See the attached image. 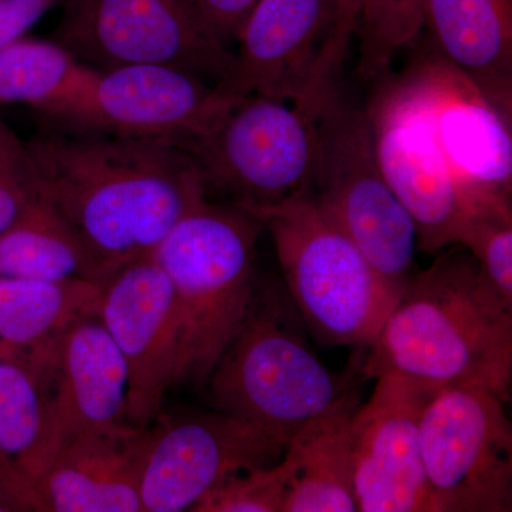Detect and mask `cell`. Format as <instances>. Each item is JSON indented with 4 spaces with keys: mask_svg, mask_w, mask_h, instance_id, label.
Instances as JSON below:
<instances>
[{
    "mask_svg": "<svg viewBox=\"0 0 512 512\" xmlns=\"http://www.w3.org/2000/svg\"><path fill=\"white\" fill-rule=\"evenodd\" d=\"M39 197L76 232L104 284L153 256L171 228L207 197L180 147L150 138L60 126L26 140Z\"/></svg>",
    "mask_w": 512,
    "mask_h": 512,
    "instance_id": "obj_1",
    "label": "cell"
},
{
    "mask_svg": "<svg viewBox=\"0 0 512 512\" xmlns=\"http://www.w3.org/2000/svg\"><path fill=\"white\" fill-rule=\"evenodd\" d=\"M367 348L362 372L370 379L394 377L426 393L476 386L510 399L512 305L466 248L412 275Z\"/></svg>",
    "mask_w": 512,
    "mask_h": 512,
    "instance_id": "obj_2",
    "label": "cell"
},
{
    "mask_svg": "<svg viewBox=\"0 0 512 512\" xmlns=\"http://www.w3.org/2000/svg\"><path fill=\"white\" fill-rule=\"evenodd\" d=\"M261 222L205 198L171 228L153 258L173 285L180 319L175 384L205 386L255 301Z\"/></svg>",
    "mask_w": 512,
    "mask_h": 512,
    "instance_id": "obj_3",
    "label": "cell"
},
{
    "mask_svg": "<svg viewBox=\"0 0 512 512\" xmlns=\"http://www.w3.org/2000/svg\"><path fill=\"white\" fill-rule=\"evenodd\" d=\"M237 207L271 234L286 286L312 332L332 346H369L397 299L312 194Z\"/></svg>",
    "mask_w": 512,
    "mask_h": 512,
    "instance_id": "obj_4",
    "label": "cell"
},
{
    "mask_svg": "<svg viewBox=\"0 0 512 512\" xmlns=\"http://www.w3.org/2000/svg\"><path fill=\"white\" fill-rule=\"evenodd\" d=\"M215 410L291 440L320 417L356 400L323 365L278 305H258L207 380Z\"/></svg>",
    "mask_w": 512,
    "mask_h": 512,
    "instance_id": "obj_5",
    "label": "cell"
},
{
    "mask_svg": "<svg viewBox=\"0 0 512 512\" xmlns=\"http://www.w3.org/2000/svg\"><path fill=\"white\" fill-rule=\"evenodd\" d=\"M318 120L291 101L234 96L181 150L197 165L207 197L234 205H272L311 194Z\"/></svg>",
    "mask_w": 512,
    "mask_h": 512,
    "instance_id": "obj_6",
    "label": "cell"
},
{
    "mask_svg": "<svg viewBox=\"0 0 512 512\" xmlns=\"http://www.w3.org/2000/svg\"><path fill=\"white\" fill-rule=\"evenodd\" d=\"M318 133L313 200L397 299L414 274L419 237L380 170L366 109L340 97L320 114Z\"/></svg>",
    "mask_w": 512,
    "mask_h": 512,
    "instance_id": "obj_7",
    "label": "cell"
},
{
    "mask_svg": "<svg viewBox=\"0 0 512 512\" xmlns=\"http://www.w3.org/2000/svg\"><path fill=\"white\" fill-rule=\"evenodd\" d=\"M49 39L96 70L161 64L214 86L232 62L194 0H67Z\"/></svg>",
    "mask_w": 512,
    "mask_h": 512,
    "instance_id": "obj_8",
    "label": "cell"
},
{
    "mask_svg": "<svg viewBox=\"0 0 512 512\" xmlns=\"http://www.w3.org/2000/svg\"><path fill=\"white\" fill-rule=\"evenodd\" d=\"M504 399L476 386L427 396L420 447L431 512L512 510V426Z\"/></svg>",
    "mask_w": 512,
    "mask_h": 512,
    "instance_id": "obj_9",
    "label": "cell"
},
{
    "mask_svg": "<svg viewBox=\"0 0 512 512\" xmlns=\"http://www.w3.org/2000/svg\"><path fill=\"white\" fill-rule=\"evenodd\" d=\"M234 96L175 67L130 64L92 69L46 121L181 147L201 134Z\"/></svg>",
    "mask_w": 512,
    "mask_h": 512,
    "instance_id": "obj_10",
    "label": "cell"
},
{
    "mask_svg": "<svg viewBox=\"0 0 512 512\" xmlns=\"http://www.w3.org/2000/svg\"><path fill=\"white\" fill-rule=\"evenodd\" d=\"M288 443L275 431L220 410L161 413L141 476L143 512L192 511L225 478L278 463Z\"/></svg>",
    "mask_w": 512,
    "mask_h": 512,
    "instance_id": "obj_11",
    "label": "cell"
},
{
    "mask_svg": "<svg viewBox=\"0 0 512 512\" xmlns=\"http://www.w3.org/2000/svg\"><path fill=\"white\" fill-rule=\"evenodd\" d=\"M369 106L380 170L416 225L419 249L439 254L457 245L468 215L478 205L451 173L426 120L400 76L386 73Z\"/></svg>",
    "mask_w": 512,
    "mask_h": 512,
    "instance_id": "obj_12",
    "label": "cell"
},
{
    "mask_svg": "<svg viewBox=\"0 0 512 512\" xmlns=\"http://www.w3.org/2000/svg\"><path fill=\"white\" fill-rule=\"evenodd\" d=\"M458 183L478 200L511 201V116L431 50L400 74Z\"/></svg>",
    "mask_w": 512,
    "mask_h": 512,
    "instance_id": "obj_13",
    "label": "cell"
},
{
    "mask_svg": "<svg viewBox=\"0 0 512 512\" xmlns=\"http://www.w3.org/2000/svg\"><path fill=\"white\" fill-rule=\"evenodd\" d=\"M96 315L126 365L127 423L150 426L175 383L180 319L173 285L153 256L138 259L103 285Z\"/></svg>",
    "mask_w": 512,
    "mask_h": 512,
    "instance_id": "obj_14",
    "label": "cell"
},
{
    "mask_svg": "<svg viewBox=\"0 0 512 512\" xmlns=\"http://www.w3.org/2000/svg\"><path fill=\"white\" fill-rule=\"evenodd\" d=\"M430 393L394 379L350 419L353 488L360 512H431L420 447V414Z\"/></svg>",
    "mask_w": 512,
    "mask_h": 512,
    "instance_id": "obj_15",
    "label": "cell"
},
{
    "mask_svg": "<svg viewBox=\"0 0 512 512\" xmlns=\"http://www.w3.org/2000/svg\"><path fill=\"white\" fill-rule=\"evenodd\" d=\"M332 20V0H258L217 89L224 96L262 94L291 101L312 116L313 74Z\"/></svg>",
    "mask_w": 512,
    "mask_h": 512,
    "instance_id": "obj_16",
    "label": "cell"
},
{
    "mask_svg": "<svg viewBox=\"0 0 512 512\" xmlns=\"http://www.w3.org/2000/svg\"><path fill=\"white\" fill-rule=\"evenodd\" d=\"M127 390L123 357L97 315L73 323L50 362L45 471L80 434L127 423Z\"/></svg>",
    "mask_w": 512,
    "mask_h": 512,
    "instance_id": "obj_17",
    "label": "cell"
},
{
    "mask_svg": "<svg viewBox=\"0 0 512 512\" xmlns=\"http://www.w3.org/2000/svg\"><path fill=\"white\" fill-rule=\"evenodd\" d=\"M151 437L153 424L80 434L40 478L39 511L143 512L140 485Z\"/></svg>",
    "mask_w": 512,
    "mask_h": 512,
    "instance_id": "obj_18",
    "label": "cell"
},
{
    "mask_svg": "<svg viewBox=\"0 0 512 512\" xmlns=\"http://www.w3.org/2000/svg\"><path fill=\"white\" fill-rule=\"evenodd\" d=\"M430 50L512 116V0H427Z\"/></svg>",
    "mask_w": 512,
    "mask_h": 512,
    "instance_id": "obj_19",
    "label": "cell"
},
{
    "mask_svg": "<svg viewBox=\"0 0 512 512\" xmlns=\"http://www.w3.org/2000/svg\"><path fill=\"white\" fill-rule=\"evenodd\" d=\"M50 355L37 360L0 356V488L20 511H39L36 487L45 474Z\"/></svg>",
    "mask_w": 512,
    "mask_h": 512,
    "instance_id": "obj_20",
    "label": "cell"
},
{
    "mask_svg": "<svg viewBox=\"0 0 512 512\" xmlns=\"http://www.w3.org/2000/svg\"><path fill=\"white\" fill-rule=\"evenodd\" d=\"M103 285L86 279L0 278V356L45 355L77 320L96 315Z\"/></svg>",
    "mask_w": 512,
    "mask_h": 512,
    "instance_id": "obj_21",
    "label": "cell"
},
{
    "mask_svg": "<svg viewBox=\"0 0 512 512\" xmlns=\"http://www.w3.org/2000/svg\"><path fill=\"white\" fill-rule=\"evenodd\" d=\"M356 400L312 421L289 440L293 476L282 512H355L350 419Z\"/></svg>",
    "mask_w": 512,
    "mask_h": 512,
    "instance_id": "obj_22",
    "label": "cell"
},
{
    "mask_svg": "<svg viewBox=\"0 0 512 512\" xmlns=\"http://www.w3.org/2000/svg\"><path fill=\"white\" fill-rule=\"evenodd\" d=\"M0 278L86 279L104 285L100 269L76 232L40 197L0 234Z\"/></svg>",
    "mask_w": 512,
    "mask_h": 512,
    "instance_id": "obj_23",
    "label": "cell"
},
{
    "mask_svg": "<svg viewBox=\"0 0 512 512\" xmlns=\"http://www.w3.org/2000/svg\"><path fill=\"white\" fill-rule=\"evenodd\" d=\"M92 69L55 40L22 37L0 50V107L20 104L49 116Z\"/></svg>",
    "mask_w": 512,
    "mask_h": 512,
    "instance_id": "obj_24",
    "label": "cell"
},
{
    "mask_svg": "<svg viewBox=\"0 0 512 512\" xmlns=\"http://www.w3.org/2000/svg\"><path fill=\"white\" fill-rule=\"evenodd\" d=\"M426 5L427 0H365L355 35L357 74L363 80L389 73L397 53L423 30Z\"/></svg>",
    "mask_w": 512,
    "mask_h": 512,
    "instance_id": "obj_25",
    "label": "cell"
},
{
    "mask_svg": "<svg viewBox=\"0 0 512 512\" xmlns=\"http://www.w3.org/2000/svg\"><path fill=\"white\" fill-rule=\"evenodd\" d=\"M457 245L473 256L484 281L512 305L511 201H488L468 215Z\"/></svg>",
    "mask_w": 512,
    "mask_h": 512,
    "instance_id": "obj_26",
    "label": "cell"
},
{
    "mask_svg": "<svg viewBox=\"0 0 512 512\" xmlns=\"http://www.w3.org/2000/svg\"><path fill=\"white\" fill-rule=\"evenodd\" d=\"M293 458L225 478L192 508L195 512H282L293 476Z\"/></svg>",
    "mask_w": 512,
    "mask_h": 512,
    "instance_id": "obj_27",
    "label": "cell"
},
{
    "mask_svg": "<svg viewBox=\"0 0 512 512\" xmlns=\"http://www.w3.org/2000/svg\"><path fill=\"white\" fill-rule=\"evenodd\" d=\"M333 20L322 55L316 64L311 90V113L319 117L332 101L342 96L340 76L365 0H332Z\"/></svg>",
    "mask_w": 512,
    "mask_h": 512,
    "instance_id": "obj_28",
    "label": "cell"
},
{
    "mask_svg": "<svg viewBox=\"0 0 512 512\" xmlns=\"http://www.w3.org/2000/svg\"><path fill=\"white\" fill-rule=\"evenodd\" d=\"M39 198L37 178L26 141L0 119V234Z\"/></svg>",
    "mask_w": 512,
    "mask_h": 512,
    "instance_id": "obj_29",
    "label": "cell"
},
{
    "mask_svg": "<svg viewBox=\"0 0 512 512\" xmlns=\"http://www.w3.org/2000/svg\"><path fill=\"white\" fill-rule=\"evenodd\" d=\"M256 3L258 0H194L202 22L222 45L231 50Z\"/></svg>",
    "mask_w": 512,
    "mask_h": 512,
    "instance_id": "obj_30",
    "label": "cell"
},
{
    "mask_svg": "<svg viewBox=\"0 0 512 512\" xmlns=\"http://www.w3.org/2000/svg\"><path fill=\"white\" fill-rule=\"evenodd\" d=\"M56 0H0V50L25 37Z\"/></svg>",
    "mask_w": 512,
    "mask_h": 512,
    "instance_id": "obj_31",
    "label": "cell"
},
{
    "mask_svg": "<svg viewBox=\"0 0 512 512\" xmlns=\"http://www.w3.org/2000/svg\"><path fill=\"white\" fill-rule=\"evenodd\" d=\"M6 511H20L18 505L13 503L12 500L6 495L5 491L0 488V512Z\"/></svg>",
    "mask_w": 512,
    "mask_h": 512,
    "instance_id": "obj_32",
    "label": "cell"
}]
</instances>
